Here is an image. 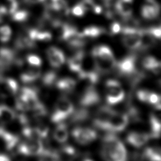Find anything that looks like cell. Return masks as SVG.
I'll return each instance as SVG.
<instances>
[{
    "mask_svg": "<svg viewBox=\"0 0 161 161\" xmlns=\"http://www.w3.org/2000/svg\"><path fill=\"white\" fill-rule=\"evenodd\" d=\"M123 42L129 49L134 50L142 45L143 30L137 28L125 26L122 30Z\"/></svg>",
    "mask_w": 161,
    "mask_h": 161,
    "instance_id": "5",
    "label": "cell"
},
{
    "mask_svg": "<svg viewBox=\"0 0 161 161\" xmlns=\"http://www.w3.org/2000/svg\"><path fill=\"white\" fill-rule=\"evenodd\" d=\"M58 160L71 159L75 156V150L70 145H64L60 151H57Z\"/></svg>",
    "mask_w": 161,
    "mask_h": 161,
    "instance_id": "26",
    "label": "cell"
},
{
    "mask_svg": "<svg viewBox=\"0 0 161 161\" xmlns=\"http://www.w3.org/2000/svg\"><path fill=\"white\" fill-rule=\"evenodd\" d=\"M84 57V52L82 50H79L70 57L68 60V66L70 70L73 72H79L82 66Z\"/></svg>",
    "mask_w": 161,
    "mask_h": 161,
    "instance_id": "16",
    "label": "cell"
},
{
    "mask_svg": "<svg viewBox=\"0 0 161 161\" xmlns=\"http://www.w3.org/2000/svg\"><path fill=\"white\" fill-rule=\"evenodd\" d=\"M159 5L146 4L142 7V16L147 19H153L157 17L159 14Z\"/></svg>",
    "mask_w": 161,
    "mask_h": 161,
    "instance_id": "18",
    "label": "cell"
},
{
    "mask_svg": "<svg viewBox=\"0 0 161 161\" xmlns=\"http://www.w3.org/2000/svg\"><path fill=\"white\" fill-rule=\"evenodd\" d=\"M23 135L28 139H40V133L36 128L25 126L22 130Z\"/></svg>",
    "mask_w": 161,
    "mask_h": 161,
    "instance_id": "33",
    "label": "cell"
},
{
    "mask_svg": "<svg viewBox=\"0 0 161 161\" xmlns=\"http://www.w3.org/2000/svg\"><path fill=\"white\" fill-rule=\"evenodd\" d=\"M26 60L31 65L39 66L42 64L41 58L35 55H28L26 57Z\"/></svg>",
    "mask_w": 161,
    "mask_h": 161,
    "instance_id": "39",
    "label": "cell"
},
{
    "mask_svg": "<svg viewBox=\"0 0 161 161\" xmlns=\"http://www.w3.org/2000/svg\"><path fill=\"white\" fill-rule=\"evenodd\" d=\"M89 116V112L86 109V108H80L77 111L73 114L71 121L74 123H79L86 121Z\"/></svg>",
    "mask_w": 161,
    "mask_h": 161,
    "instance_id": "27",
    "label": "cell"
},
{
    "mask_svg": "<svg viewBox=\"0 0 161 161\" xmlns=\"http://www.w3.org/2000/svg\"><path fill=\"white\" fill-rule=\"evenodd\" d=\"M0 137L3 139L8 150H13L18 145L19 142L18 136L0 128Z\"/></svg>",
    "mask_w": 161,
    "mask_h": 161,
    "instance_id": "17",
    "label": "cell"
},
{
    "mask_svg": "<svg viewBox=\"0 0 161 161\" xmlns=\"http://www.w3.org/2000/svg\"><path fill=\"white\" fill-rule=\"evenodd\" d=\"M142 65L146 69L151 70L153 67L160 65V62L152 56H147L143 58Z\"/></svg>",
    "mask_w": 161,
    "mask_h": 161,
    "instance_id": "34",
    "label": "cell"
},
{
    "mask_svg": "<svg viewBox=\"0 0 161 161\" xmlns=\"http://www.w3.org/2000/svg\"><path fill=\"white\" fill-rule=\"evenodd\" d=\"M9 160H10V158L6 155L0 153V161H8Z\"/></svg>",
    "mask_w": 161,
    "mask_h": 161,
    "instance_id": "49",
    "label": "cell"
},
{
    "mask_svg": "<svg viewBox=\"0 0 161 161\" xmlns=\"http://www.w3.org/2000/svg\"><path fill=\"white\" fill-rule=\"evenodd\" d=\"M68 130L65 123L59 124L55 128L53 133L54 138L60 143L65 142L68 138Z\"/></svg>",
    "mask_w": 161,
    "mask_h": 161,
    "instance_id": "21",
    "label": "cell"
},
{
    "mask_svg": "<svg viewBox=\"0 0 161 161\" xmlns=\"http://www.w3.org/2000/svg\"><path fill=\"white\" fill-rule=\"evenodd\" d=\"M92 11H93L95 13H96V14H100V13L102 12V8H101V6H99V5L95 4V6H94V7Z\"/></svg>",
    "mask_w": 161,
    "mask_h": 161,
    "instance_id": "47",
    "label": "cell"
},
{
    "mask_svg": "<svg viewBox=\"0 0 161 161\" xmlns=\"http://www.w3.org/2000/svg\"><path fill=\"white\" fill-rule=\"evenodd\" d=\"M48 59L52 66L58 67L65 62V57L63 52L57 47H51L47 51Z\"/></svg>",
    "mask_w": 161,
    "mask_h": 161,
    "instance_id": "12",
    "label": "cell"
},
{
    "mask_svg": "<svg viewBox=\"0 0 161 161\" xmlns=\"http://www.w3.org/2000/svg\"><path fill=\"white\" fill-rule=\"evenodd\" d=\"M150 135L145 133L131 132L126 136L128 143L135 147H140L145 145L148 140Z\"/></svg>",
    "mask_w": 161,
    "mask_h": 161,
    "instance_id": "13",
    "label": "cell"
},
{
    "mask_svg": "<svg viewBox=\"0 0 161 161\" xmlns=\"http://www.w3.org/2000/svg\"><path fill=\"white\" fill-rule=\"evenodd\" d=\"M133 0H117L115 8L117 12L125 18H128L132 13Z\"/></svg>",
    "mask_w": 161,
    "mask_h": 161,
    "instance_id": "14",
    "label": "cell"
},
{
    "mask_svg": "<svg viewBox=\"0 0 161 161\" xmlns=\"http://www.w3.org/2000/svg\"><path fill=\"white\" fill-rule=\"evenodd\" d=\"M101 153L104 159L115 161H124L127 157L124 145L112 133H108L104 136Z\"/></svg>",
    "mask_w": 161,
    "mask_h": 161,
    "instance_id": "1",
    "label": "cell"
},
{
    "mask_svg": "<svg viewBox=\"0 0 161 161\" xmlns=\"http://www.w3.org/2000/svg\"><path fill=\"white\" fill-rule=\"evenodd\" d=\"M16 46L19 48H31L35 47V42L28 36H20L16 42Z\"/></svg>",
    "mask_w": 161,
    "mask_h": 161,
    "instance_id": "28",
    "label": "cell"
},
{
    "mask_svg": "<svg viewBox=\"0 0 161 161\" xmlns=\"http://www.w3.org/2000/svg\"><path fill=\"white\" fill-rule=\"evenodd\" d=\"M57 87L60 91L70 92L75 87V81L71 78H63L57 80L55 84Z\"/></svg>",
    "mask_w": 161,
    "mask_h": 161,
    "instance_id": "19",
    "label": "cell"
},
{
    "mask_svg": "<svg viewBox=\"0 0 161 161\" xmlns=\"http://www.w3.org/2000/svg\"><path fill=\"white\" fill-rule=\"evenodd\" d=\"M147 31L150 34V35H152L155 36V38H160V35H161V29L160 26L158 27H152L147 30Z\"/></svg>",
    "mask_w": 161,
    "mask_h": 161,
    "instance_id": "43",
    "label": "cell"
},
{
    "mask_svg": "<svg viewBox=\"0 0 161 161\" xmlns=\"http://www.w3.org/2000/svg\"><path fill=\"white\" fill-rule=\"evenodd\" d=\"M16 114L10 108L5 105H0V121L7 123L14 119Z\"/></svg>",
    "mask_w": 161,
    "mask_h": 161,
    "instance_id": "20",
    "label": "cell"
},
{
    "mask_svg": "<svg viewBox=\"0 0 161 161\" xmlns=\"http://www.w3.org/2000/svg\"><path fill=\"white\" fill-rule=\"evenodd\" d=\"M160 97L158 94H157L156 93H153V92H150V94L148 96L147 102L155 105L157 103H158V102H160Z\"/></svg>",
    "mask_w": 161,
    "mask_h": 161,
    "instance_id": "44",
    "label": "cell"
},
{
    "mask_svg": "<svg viewBox=\"0 0 161 161\" xmlns=\"http://www.w3.org/2000/svg\"><path fill=\"white\" fill-rule=\"evenodd\" d=\"M116 111L109 106H103L97 111L93 120V125L95 127L106 130L107 124L111 116Z\"/></svg>",
    "mask_w": 161,
    "mask_h": 161,
    "instance_id": "8",
    "label": "cell"
},
{
    "mask_svg": "<svg viewBox=\"0 0 161 161\" xmlns=\"http://www.w3.org/2000/svg\"><path fill=\"white\" fill-rule=\"evenodd\" d=\"M40 133L41 138H45L48 133V128L47 126L42 124H40L37 127H36Z\"/></svg>",
    "mask_w": 161,
    "mask_h": 161,
    "instance_id": "42",
    "label": "cell"
},
{
    "mask_svg": "<svg viewBox=\"0 0 161 161\" xmlns=\"http://www.w3.org/2000/svg\"><path fill=\"white\" fill-rule=\"evenodd\" d=\"M86 11V10L84 9V8L80 3L74 6L72 9V13L77 16H83L85 14Z\"/></svg>",
    "mask_w": 161,
    "mask_h": 161,
    "instance_id": "40",
    "label": "cell"
},
{
    "mask_svg": "<svg viewBox=\"0 0 161 161\" xmlns=\"http://www.w3.org/2000/svg\"><path fill=\"white\" fill-rule=\"evenodd\" d=\"M14 55L12 50L8 48L0 49V66L3 68L9 65L14 60Z\"/></svg>",
    "mask_w": 161,
    "mask_h": 161,
    "instance_id": "22",
    "label": "cell"
},
{
    "mask_svg": "<svg viewBox=\"0 0 161 161\" xmlns=\"http://www.w3.org/2000/svg\"><path fill=\"white\" fill-rule=\"evenodd\" d=\"M150 94V92L149 91L146 89H141L137 92L136 96L138 99L140 100L141 101L147 102L148 101V98Z\"/></svg>",
    "mask_w": 161,
    "mask_h": 161,
    "instance_id": "41",
    "label": "cell"
},
{
    "mask_svg": "<svg viewBox=\"0 0 161 161\" xmlns=\"http://www.w3.org/2000/svg\"><path fill=\"white\" fill-rule=\"evenodd\" d=\"M150 123L152 129L150 136L153 138H158L160 135V119L155 114H152L150 117Z\"/></svg>",
    "mask_w": 161,
    "mask_h": 161,
    "instance_id": "25",
    "label": "cell"
},
{
    "mask_svg": "<svg viewBox=\"0 0 161 161\" xmlns=\"http://www.w3.org/2000/svg\"><path fill=\"white\" fill-rule=\"evenodd\" d=\"M106 101L109 104H115L121 101L125 92L119 82L116 80L109 79L106 82Z\"/></svg>",
    "mask_w": 161,
    "mask_h": 161,
    "instance_id": "6",
    "label": "cell"
},
{
    "mask_svg": "<svg viewBox=\"0 0 161 161\" xmlns=\"http://www.w3.org/2000/svg\"><path fill=\"white\" fill-rule=\"evenodd\" d=\"M41 70L38 66L31 65L26 71L21 74L20 79L22 82L28 83L31 82L40 77Z\"/></svg>",
    "mask_w": 161,
    "mask_h": 161,
    "instance_id": "15",
    "label": "cell"
},
{
    "mask_svg": "<svg viewBox=\"0 0 161 161\" xmlns=\"http://www.w3.org/2000/svg\"><path fill=\"white\" fill-rule=\"evenodd\" d=\"M100 96L96 89L90 86L86 89L79 99L80 104L84 108L93 106L100 101Z\"/></svg>",
    "mask_w": 161,
    "mask_h": 161,
    "instance_id": "10",
    "label": "cell"
},
{
    "mask_svg": "<svg viewBox=\"0 0 161 161\" xmlns=\"http://www.w3.org/2000/svg\"><path fill=\"white\" fill-rule=\"evenodd\" d=\"M104 32V30L101 27L91 26L86 28L83 31V35L92 38H96L99 36L101 34Z\"/></svg>",
    "mask_w": 161,
    "mask_h": 161,
    "instance_id": "31",
    "label": "cell"
},
{
    "mask_svg": "<svg viewBox=\"0 0 161 161\" xmlns=\"http://www.w3.org/2000/svg\"><path fill=\"white\" fill-rule=\"evenodd\" d=\"M11 15L13 20L16 21H23L27 19L29 16V13L25 10H16Z\"/></svg>",
    "mask_w": 161,
    "mask_h": 161,
    "instance_id": "36",
    "label": "cell"
},
{
    "mask_svg": "<svg viewBox=\"0 0 161 161\" xmlns=\"http://www.w3.org/2000/svg\"><path fill=\"white\" fill-rule=\"evenodd\" d=\"M74 112L72 103L65 97L59 98L55 104L54 111L51 116V121L57 123L62 121Z\"/></svg>",
    "mask_w": 161,
    "mask_h": 161,
    "instance_id": "3",
    "label": "cell"
},
{
    "mask_svg": "<svg viewBox=\"0 0 161 161\" xmlns=\"http://www.w3.org/2000/svg\"><path fill=\"white\" fill-rule=\"evenodd\" d=\"M61 30V39L65 41L70 47L79 48L85 44L84 36L75 27L65 24L62 25Z\"/></svg>",
    "mask_w": 161,
    "mask_h": 161,
    "instance_id": "4",
    "label": "cell"
},
{
    "mask_svg": "<svg viewBox=\"0 0 161 161\" xmlns=\"http://www.w3.org/2000/svg\"><path fill=\"white\" fill-rule=\"evenodd\" d=\"M82 130L86 138L89 143L94 141L97 138V133L94 130L89 128H82Z\"/></svg>",
    "mask_w": 161,
    "mask_h": 161,
    "instance_id": "37",
    "label": "cell"
},
{
    "mask_svg": "<svg viewBox=\"0 0 161 161\" xmlns=\"http://www.w3.org/2000/svg\"><path fill=\"white\" fill-rule=\"evenodd\" d=\"M143 156L151 160L160 161L161 160L160 150L157 148H147L143 152Z\"/></svg>",
    "mask_w": 161,
    "mask_h": 161,
    "instance_id": "30",
    "label": "cell"
},
{
    "mask_svg": "<svg viewBox=\"0 0 161 161\" xmlns=\"http://www.w3.org/2000/svg\"><path fill=\"white\" fill-rule=\"evenodd\" d=\"M80 4L86 10H92L95 6L93 0H82Z\"/></svg>",
    "mask_w": 161,
    "mask_h": 161,
    "instance_id": "45",
    "label": "cell"
},
{
    "mask_svg": "<svg viewBox=\"0 0 161 161\" xmlns=\"http://www.w3.org/2000/svg\"><path fill=\"white\" fill-rule=\"evenodd\" d=\"M92 55L96 69L98 72L108 73L116 66V60L110 48L106 45L95 47Z\"/></svg>",
    "mask_w": 161,
    "mask_h": 161,
    "instance_id": "2",
    "label": "cell"
},
{
    "mask_svg": "<svg viewBox=\"0 0 161 161\" xmlns=\"http://www.w3.org/2000/svg\"><path fill=\"white\" fill-rule=\"evenodd\" d=\"M44 146L40 139H28L20 143L18 147V151L25 155H38L43 152Z\"/></svg>",
    "mask_w": 161,
    "mask_h": 161,
    "instance_id": "7",
    "label": "cell"
},
{
    "mask_svg": "<svg viewBox=\"0 0 161 161\" xmlns=\"http://www.w3.org/2000/svg\"><path fill=\"white\" fill-rule=\"evenodd\" d=\"M42 80L45 86H52L57 81V74L54 71H48L43 75Z\"/></svg>",
    "mask_w": 161,
    "mask_h": 161,
    "instance_id": "32",
    "label": "cell"
},
{
    "mask_svg": "<svg viewBox=\"0 0 161 161\" xmlns=\"http://www.w3.org/2000/svg\"><path fill=\"white\" fill-rule=\"evenodd\" d=\"M135 65L136 57L134 55H128L117 64L116 63L119 72L123 75H131L133 74L136 70Z\"/></svg>",
    "mask_w": 161,
    "mask_h": 161,
    "instance_id": "11",
    "label": "cell"
},
{
    "mask_svg": "<svg viewBox=\"0 0 161 161\" xmlns=\"http://www.w3.org/2000/svg\"><path fill=\"white\" fill-rule=\"evenodd\" d=\"M72 135L74 137V138L75 140V141L80 144L86 145L89 143L83 132L82 128H80V127L75 128L72 131Z\"/></svg>",
    "mask_w": 161,
    "mask_h": 161,
    "instance_id": "29",
    "label": "cell"
},
{
    "mask_svg": "<svg viewBox=\"0 0 161 161\" xmlns=\"http://www.w3.org/2000/svg\"><path fill=\"white\" fill-rule=\"evenodd\" d=\"M52 39V34L47 31H38L36 40L48 42Z\"/></svg>",
    "mask_w": 161,
    "mask_h": 161,
    "instance_id": "38",
    "label": "cell"
},
{
    "mask_svg": "<svg viewBox=\"0 0 161 161\" xmlns=\"http://www.w3.org/2000/svg\"><path fill=\"white\" fill-rule=\"evenodd\" d=\"M121 28L120 26V25L117 23V22H114L113 23H112L111 26V31L113 33L116 34L119 33L121 31Z\"/></svg>",
    "mask_w": 161,
    "mask_h": 161,
    "instance_id": "46",
    "label": "cell"
},
{
    "mask_svg": "<svg viewBox=\"0 0 161 161\" xmlns=\"http://www.w3.org/2000/svg\"><path fill=\"white\" fill-rule=\"evenodd\" d=\"M45 0H25V1L29 4H36L39 3L43 2Z\"/></svg>",
    "mask_w": 161,
    "mask_h": 161,
    "instance_id": "48",
    "label": "cell"
},
{
    "mask_svg": "<svg viewBox=\"0 0 161 161\" xmlns=\"http://www.w3.org/2000/svg\"><path fill=\"white\" fill-rule=\"evenodd\" d=\"M11 29L8 25H2L0 26V40L3 42H8L11 36Z\"/></svg>",
    "mask_w": 161,
    "mask_h": 161,
    "instance_id": "35",
    "label": "cell"
},
{
    "mask_svg": "<svg viewBox=\"0 0 161 161\" xmlns=\"http://www.w3.org/2000/svg\"><path fill=\"white\" fill-rule=\"evenodd\" d=\"M1 82L3 86L4 91L9 94H14L18 89L17 82L12 78H6L1 79Z\"/></svg>",
    "mask_w": 161,
    "mask_h": 161,
    "instance_id": "23",
    "label": "cell"
},
{
    "mask_svg": "<svg viewBox=\"0 0 161 161\" xmlns=\"http://www.w3.org/2000/svg\"><path fill=\"white\" fill-rule=\"evenodd\" d=\"M128 123L126 114L118 113L115 112L110 118L106 128V131L119 132L123 131Z\"/></svg>",
    "mask_w": 161,
    "mask_h": 161,
    "instance_id": "9",
    "label": "cell"
},
{
    "mask_svg": "<svg viewBox=\"0 0 161 161\" xmlns=\"http://www.w3.org/2000/svg\"><path fill=\"white\" fill-rule=\"evenodd\" d=\"M48 7L57 12L62 13L65 14H68L69 12L65 0H51V3L48 5Z\"/></svg>",
    "mask_w": 161,
    "mask_h": 161,
    "instance_id": "24",
    "label": "cell"
}]
</instances>
